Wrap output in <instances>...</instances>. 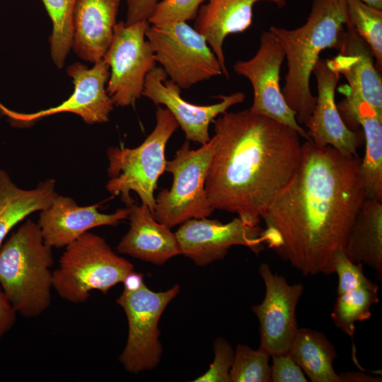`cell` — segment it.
<instances>
[{
	"label": "cell",
	"instance_id": "cell-1",
	"mask_svg": "<svg viewBox=\"0 0 382 382\" xmlns=\"http://www.w3.org/2000/svg\"><path fill=\"white\" fill-rule=\"evenodd\" d=\"M361 158L330 146L302 144L294 175L262 216L264 243L303 275L334 273L366 199Z\"/></svg>",
	"mask_w": 382,
	"mask_h": 382
},
{
	"label": "cell",
	"instance_id": "cell-2",
	"mask_svg": "<svg viewBox=\"0 0 382 382\" xmlns=\"http://www.w3.org/2000/svg\"><path fill=\"white\" fill-rule=\"evenodd\" d=\"M214 151L205 191L214 210L235 213L257 226L301 157L299 134L249 109L225 112L214 121Z\"/></svg>",
	"mask_w": 382,
	"mask_h": 382
},
{
	"label": "cell",
	"instance_id": "cell-3",
	"mask_svg": "<svg viewBox=\"0 0 382 382\" xmlns=\"http://www.w3.org/2000/svg\"><path fill=\"white\" fill-rule=\"evenodd\" d=\"M347 20V0H313L309 16L301 26L270 27L287 63L282 92L299 123L305 124L316 105L310 79L320 54L326 49L339 50Z\"/></svg>",
	"mask_w": 382,
	"mask_h": 382
},
{
	"label": "cell",
	"instance_id": "cell-4",
	"mask_svg": "<svg viewBox=\"0 0 382 382\" xmlns=\"http://www.w3.org/2000/svg\"><path fill=\"white\" fill-rule=\"evenodd\" d=\"M52 248L38 224L27 220L0 248V285L17 313L32 318L51 303Z\"/></svg>",
	"mask_w": 382,
	"mask_h": 382
},
{
	"label": "cell",
	"instance_id": "cell-5",
	"mask_svg": "<svg viewBox=\"0 0 382 382\" xmlns=\"http://www.w3.org/2000/svg\"><path fill=\"white\" fill-rule=\"evenodd\" d=\"M156 126L141 144L134 149L110 147L108 150L110 180L108 191L120 195L128 206L132 205L130 192L137 194L141 204L154 214L156 200L154 191L157 182L166 169V144L179 125L167 109L158 106Z\"/></svg>",
	"mask_w": 382,
	"mask_h": 382
},
{
	"label": "cell",
	"instance_id": "cell-6",
	"mask_svg": "<svg viewBox=\"0 0 382 382\" xmlns=\"http://www.w3.org/2000/svg\"><path fill=\"white\" fill-rule=\"evenodd\" d=\"M52 287L63 299L83 303L93 290L107 294L134 271L133 265L115 254L102 237L86 232L65 247Z\"/></svg>",
	"mask_w": 382,
	"mask_h": 382
},
{
	"label": "cell",
	"instance_id": "cell-7",
	"mask_svg": "<svg viewBox=\"0 0 382 382\" xmlns=\"http://www.w3.org/2000/svg\"><path fill=\"white\" fill-rule=\"evenodd\" d=\"M214 151L211 138L197 149L186 140L165 170L173 175L171 187L161 190L156 198L154 217L172 228L191 219L209 216L214 211L205 191V181Z\"/></svg>",
	"mask_w": 382,
	"mask_h": 382
},
{
	"label": "cell",
	"instance_id": "cell-8",
	"mask_svg": "<svg viewBox=\"0 0 382 382\" xmlns=\"http://www.w3.org/2000/svg\"><path fill=\"white\" fill-rule=\"evenodd\" d=\"M146 37L170 79L180 88L222 74L219 62L205 37L186 22L151 25Z\"/></svg>",
	"mask_w": 382,
	"mask_h": 382
},
{
	"label": "cell",
	"instance_id": "cell-9",
	"mask_svg": "<svg viewBox=\"0 0 382 382\" xmlns=\"http://www.w3.org/2000/svg\"><path fill=\"white\" fill-rule=\"evenodd\" d=\"M179 291V286L175 285L167 291L155 292L144 283L134 291L124 289L116 300L128 322L127 343L119 357L127 371L138 374L152 369L159 363L162 347L158 340V321Z\"/></svg>",
	"mask_w": 382,
	"mask_h": 382
},
{
	"label": "cell",
	"instance_id": "cell-10",
	"mask_svg": "<svg viewBox=\"0 0 382 382\" xmlns=\"http://www.w3.org/2000/svg\"><path fill=\"white\" fill-rule=\"evenodd\" d=\"M149 21L132 25L120 21L114 27L111 44L103 59L110 68L106 91L116 106L127 107L142 95L146 74L156 59L150 42L145 40Z\"/></svg>",
	"mask_w": 382,
	"mask_h": 382
},
{
	"label": "cell",
	"instance_id": "cell-11",
	"mask_svg": "<svg viewBox=\"0 0 382 382\" xmlns=\"http://www.w3.org/2000/svg\"><path fill=\"white\" fill-rule=\"evenodd\" d=\"M284 59L281 45L267 30L260 35L256 54L248 60L237 61L233 68L252 85L253 100L250 111L286 125L296 130L301 137L311 140L298 122L296 113L287 105L280 88V70Z\"/></svg>",
	"mask_w": 382,
	"mask_h": 382
},
{
	"label": "cell",
	"instance_id": "cell-12",
	"mask_svg": "<svg viewBox=\"0 0 382 382\" xmlns=\"http://www.w3.org/2000/svg\"><path fill=\"white\" fill-rule=\"evenodd\" d=\"M66 72L73 79L74 88L69 98L59 105L37 112L23 113L13 111L0 103V113L16 126L30 125L42 117L61 112L76 114L88 124L107 122L114 105L105 88L110 76L108 64L102 59L89 69L76 62L67 68Z\"/></svg>",
	"mask_w": 382,
	"mask_h": 382
},
{
	"label": "cell",
	"instance_id": "cell-13",
	"mask_svg": "<svg viewBox=\"0 0 382 382\" xmlns=\"http://www.w3.org/2000/svg\"><path fill=\"white\" fill-rule=\"evenodd\" d=\"M259 272L265 286L263 301L252 307L260 327V349L271 357L288 352L299 329L296 310L303 285L289 284L284 277L273 273L267 263Z\"/></svg>",
	"mask_w": 382,
	"mask_h": 382
},
{
	"label": "cell",
	"instance_id": "cell-14",
	"mask_svg": "<svg viewBox=\"0 0 382 382\" xmlns=\"http://www.w3.org/2000/svg\"><path fill=\"white\" fill-rule=\"evenodd\" d=\"M263 228L250 226L238 217L223 224L207 217L191 219L175 233L181 253L198 266L223 259L233 245H243L258 254L264 250Z\"/></svg>",
	"mask_w": 382,
	"mask_h": 382
},
{
	"label": "cell",
	"instance_id": "cell-15",
	"mask_svg": "<svg viewBox=\"0 0 382 382\" xmlns=\"http://www.w3.org/2000/svg\"><path fill=\"white\" fill-rule=\"evenodd\" d=\"M161 66H156L146 76L142 96L156 105H165L177 120L185 133L186 140L207 144L210 140L211 122L231 106L245 100L243 92L220 96L221 101L209 105L190 103L181 97L180 88L170 79Z\"/></svg>",
	"mask_w": 382,
	"mask_h": 382
},
{
	"label": "cell",
	"instance_id": "cell-16",
	"mask_svg": "<svg viewBox=\"0 0 382 382\" xmlns=\"http://www.w3.org/2000/svg\"><path fill=\"white\" fill-rule=\"evenodd\" d=\"M313 74L318 96L313 111L304 124L310 139L316 145L330 146L342 153L358 156L361 134L345 124L335 103V89L341 75L330 66L328 59L320 58Z\"/></svg>",
	"mask_w": 382,
	"mask_h": 382
},
{
	"label": "cell",
	"instance_id": "cell-17",
	"mask_svg": "<svg viewBox=\"0 0 382 382\" xmlns=\"http://www.w3.org/2000/svg\"><path fill=\"white\" fill-rule=\"evenodd\" d=\"M98 207H81L72 198L57 195L50 205L40 211L37 224L44 242L52 248L66 247L91 228L117 225L130 211L127 207L103 214Z\"/></svg>",
	"mask_w": 382,
	"mask_h": 382
},
{
	"label": "cell",
	"instance_id": "cell-18",
	"mask_svg": "<svg viewBox=\"0 0 382 382\" xmlns=\"http://www.w3.org/2000/svg\"><path fill=\"white\" fill-rule=\"evenodd\" d=\"M338 54L328 59L330 66L342 75L353 93L382 116V79L370 48L357 34L349 18Z\"/></svg>",
	"mask_w": 382,
	"mask_h": 382
},
{
	"label": "cell",
	"instance_id": "cell-19",
	"mask_svg": "<svg viewBox=\"0 0 382 382\" xmlns=\"http://www.w3.org/2000/svg\"><path fill=\"white\" fill-rule=\"evenodd\" d=\"M337 91L345 96L337 104L339 112L347 120L363 129L365 153L361 158L360 175L366 199L382 201V116L352 92L347 84L341 85Z\"/></svg>",
	"mask_w": 382,
	"mask_h": 382
},
{
	"label": "cell",
	"instance_id": "cell-20",
	"mask_svg": "<svg viewBox=\"0 0 382 382\" xmlns=\"http://www.w3.org/2000/svg\"><path fill=\"white\" fill-rule=\"evenodd\" d=\"M121 1H76L71 48L81 59L93 64L103 59L112 42Z\"/></svg>",
	"mask_w": 382,
	"mask_h": 382
},
{
	"label": "cell",
	"instance_id": "cell-21",
	"mask_svg": "<svg viewBox=\"0 0 382 382\" xmlns=\"http://www.w3.org/2000/svg\"><path fill=\"white\" fill-rule=\"evenodd\" d=\"M260 1L273 3L279 8L286 4V0H208L199 9L194 28L205 37L226 78L224 41L228 35L243 33L251 25L253 6Z\"/></svg>",
	"mask_w": 382,
	"mask_h": 382
},
{
	"label": "cell",
	"instance_id": "cell-22",
	"mask_svg": "<svg viewBox=\"0 0 382 382\" xmlns=\"http://www.w3.org/2000/svg\"><path fill=\"white\" fill-rule=\"evenodd\" d=\"M127 219L129 229L117 247L119 253L156 265L182 254L175 233L156 221L146 205L132 204Z\"/></svg>",
	"mask_w": 382,
	"mask_h": 382
},
{
	"label": "cell",
	"instance_id": "cell-23",
	"mask_svg": "<svg viewBox=\"0 0 382 382\" xmlns=\"http://www.w3.org/2000/svg\"><path fill=\"white\" fill-rule=\"evenodd\" d=\"M344 251L352 262L367 265L381 279L382 201L365 199L354 219Z\"/></svg>",
	"mask_w": 382,
	"mask_h": 382
},
{
	"label": "cell",
	"instance_id": "cell-24",
	"mask_svg": "<svg viewBox=\"0 0 382 382\" xmlns=\"http://www.w3.org/2000/svg\"><path fill=\"white\" fill-rule=\"evenodd\" d=\"M57 195L53 179L40 182L34 189L24 190L0 170V247L17 224L33 212L48 207Z\"/></svg>",
	"mask_w": 382,
	"mask_h": 382
},
{
	"label": "cell",
	"instance_id": "cell-25",
	"mask_svg": "<svg viewBox=\"0 0 382 382\" xmlns=\"http://www.w3.org/2000/svg\"><path fill=\"white\" fill-rule=\"evenodd\" d=\"M288 352L312 382H343L333 367L335 348L323 332L299 328Z\"/></svg>",
	"mask_w": 382,
	"mask_h": 382
},
{
	"label": "cell",
	"instance_id": "cell-26",
	"mask_svg": "<svg viewBox=\"0 0 382 382\" xmlns=\"http://www.w3.org/2000/svg\"><path fill=\"white\" fill-rule=\"evenodd\" d=\"M379 286L367 278L360 284L337 291L331 313L335 326L353 339L355 323L371 317V306L378 303Z\"/></svg>",
	"mask_w": 382,
	"mask_h": 382
},
{
	"label": "cell",
	"instance_id": "cell-27",
	"mask_svg": "<svg viewBox=\"0 0 382 382\" xmlns=\"http://www.w3.org/2000/svg\"><path fill=\"white\" fill-rule=\"evenodd\" d=\"M42 1L52 23L49 38L52 59L61 69L72 45L73 16L77 0Z\"/></svg>",
	"mask_w": 382,
	"mask_h": 382
},
{
	"label": "cell",
	"instance_id": "cell-28",
	"mask_svg": "<svg viewBox=\"0 0 382 382\" xmlns=\"http://www.w3.org/2000/svg\"><path fill=\"white\" fill-rule=\"evenodd\" d=\"M347 12L349 21L370 48L376 67L381 73L382 9L371 6L361 0H347Z\"/></svg>",
	"mask_w": 382,
	"mask_h": 382
},
{
	"label": "cell",
	"instance_id": "cell-29",
	"mask_svg": "<svg viewBox=\"0 0 382 382\" xmlns=\"http://www.w3.org/2000/svg\"><path fill=\"white\" fill-rule=\"evenodd\" d=\"M271 356L267 352L238 345L229 371L231 382H271Z\"/></svg>",
	"mask_w": 382,
	"mask_h": 382
},
{
	"label": "cell",
	"instance_id": "cell-30",
	"mask_svg": "<svg viewBox=\"0 0 382 382\" xmlns=\"http://www.w3.org/2000/svg\"><path fill=\"white\" fill-rule=\"evenodd\" d=\"M208 0H163L156 5L149 22L151 25L196 18L202 3Z\"/></svg>",
	"mask_w": 382,
	"mask_h": 382
},
{
	"label": "cell",
	"instance_id": "cell-31",
	"mask_svg": "<svg viewBox=\"0 0 382 382\" xmlns=\"http://www.w3.org/2000/svg\"><path fill=\"white\" fill-rule=\"evenodd\" d=\"M214 359L209 369L195 382H231L229 371L233 364L234 351L224 339L218 338L214 345Z\"/></svg>",
	"mask_w": 382,
	"mask_h": 382
},
{
	"label": "cell",
	"instance_id": "cell-32",
	"mask_svg": "<svg viewBox=\"0 0 382 382\" xmlns=\"http://www.w3.org/2000/svg\"><path fill=\"white\" fill-rule=\"evenodd\" d=\"M271 380L272 382H307L301 368L289 352L271 357Z\"/></svg>",
	"mask_w": 382,
	"mask_h": 382
},
{
	"label": "cell",
	"instance_id": "cell-33",
	"mask_svg": "<svg viewBox=\"0 0 382 382\" xmlns=\"http://www.w3.org/2000/svg\"><path fill=\"white\" fill-rule=\"evenodd\" d=\"M158 0H127L126 25L148 21Z\"/></svg>",
	"mask_w": 382,
	"mask_h": 382
},
{
	"label": "cell",
	"instance_id": "cell-34",
	"mask_svg": "<svg viewBox=\"0 0 382 382\" xmlns=\"http://www.w3.org/2000/svg\"><path fill=\"white\" fill-rule=\"evenodd\" d=\"M17 313L9 303L0 285V338L15 325Z\"/></svg>",
	"mask_w": 382,
	"mask_h": 382
},
{
	"label": "cell",
	"instance_id": "cell-35",
	"mask_svg": "<svg viewBox=\"0 0 382 382\" xmlns=\"http://www.w3.org/2000/svg\"><path fill=\"white\" fill-rule=\"evenodd\" d=\"M343 382H378L381 378H375L360 372H347L340 374Z\"/></svg>",
	"mask_w": 382,
	"mask_h": 382
},
{
	"label": "cell",
	"instance_id": "cell-36",
	"mask_svg": "<svg viewBox=\"0 0 382 382\" xmlns=\"http://www.w3.org/2000/svg\"><path fill=\"white\" fill-rule=\"evenodd\" d=\"M123 283L124 289L130 291L137 290L144 284L143 276L133 271L127 276Z\"/></svg>",
	"mask_w": 382,
	"mask_h": 382
},
{
	"label": "cell",
	"instance_id": "cell-37",
	"mask_svg": "<svg viewBox=\"0 0 382 382\" xmlns=\"http://www.w3.org/2000/svg\"><path fill=\"white\" fill-rule=\"evenodd\" d=\"M361 1L371 6H373L379 9H382V0H361Z\"/></svg>",
	"mask_w": 382,
	"mask_h": 382
}]
</instances>
